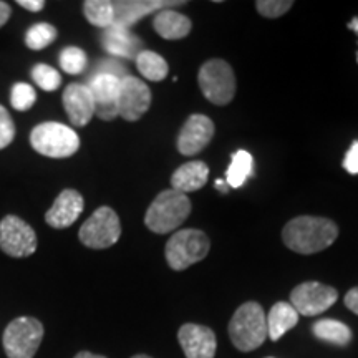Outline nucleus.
I'll list each match as a JSON object with an SVG mask.
<instances>
[{"label":"nucleus","instance_id":"obj_15","mask_svg":"<svg viewBox=\"0 0 358 358\" xmlns=\"http://www.w3.org/2000/svg\"><path fill=\"white\" fill-rule=\"evenodd\" d=\"M64 108L73 127H87L95 116V101L88 85L70 83L64 92Z\"/></svg>","mask_w":358,"mask_h":358},{"label":"nucleus","instance_id":"obj_29","mask_svg":"<svg viewBox=\"0 0 358 358\" xmlns=\"http://www.w3.org/2000/svg\"><path fill=\"white\" fill-rule=\"evenodd\" d=\"M35 100H37V93L29 83H15L12 87L10 103L13 110L29 111L34 106Z\"/></svg>","mask_w":358,"mask_h":358},{"label":"nucleus","instance_id":"obj_36","mask_svg":"<svg viewBox=\"0 0 358 358\" xmlns=\"http://www.w3.org/2000/svg\"><path fill=\"white\" fill-rule=\"evenodd\" d=\"M75 358H106V357L95 355V353H92V352H80L75 355Z\"/></svg>","mask_w":358,"mask_h":358},{"label":"nucleus","instance_id":"obj_38","mask_svg":"<svg viewBox=\"0 0 358 358\" xmlns=\"http://www.w3.org/2000/svg\"><path fill=\"white\" fill-rule=\"evenodd\" d=\"M348 29L353 30L355 34H358V19H353L350 24H348Z\"/></svg>","mask_w":358,"mask_h":358},{"label":"nucleus","instance_id":"obj_5","mask_svg":"<svg viewBox=\"0 0 358 358\" xmlns=\"http://www.w3.org/2000/svg\"><path fill=\"white\" fill-rule=\"evenodd\" d=\"M209 248L211 243L203 231L182 229L169 237L164 254H166L168 266L179 272L203 261L208 256Z\"/></svg>","mask_w":358,"mask_h":358},{"label":"nucleus","instance_id":"obj_40","mask_svg":"<svg viewBox=\"0 0 358 358\" xmlns=\"http://www.w3.org/2000/svg\"><path fill=\"white\" fill-rule=\"evenodd\" d=\"M268 358H271V357H268Z\"/></svg>","mask_w":358,"mask_h":358},{"label":"nucleus","instance_id":"obj_7","mask_svg":"<svg viewBox=\"0 0 358 358\" xmlns=\"http://www.w3.org/2000/svg\"><path fill=\"white\" fill-rule=\"evenodd\" d=\"M43 338V325L35 317H19L7 325L2 343L8 358H34Z\"/></svg>","mask_w":358,"mask_h":358},{"label":"nucleus","instance_id":"obj_33","mask_svg":"<svg viewBox=\"0 0 358 358\" xmlns=\"http://www.w3.org/2000/svg\"><path fill=\"white\" fill-rule=\"evenodd\" d=\"M345 306L348 310H352L355 315H358V287H353L352 290H348L345 295Z\"/></svg>","mask_w":358,"mask_h":358},{"label":"nucleus","instance_id":"obj_24","mask_svg":"<svg viewBox=\"0 0 358 358\" xmlns=\"http://www.w3.org/2000/svg\"><path fill=\"white\" fill-rule=\"evenodd\" d=\"M136 69L150 82H161L168 77L169 66L163 57L151 50H141L138 53Z\"/></svg>","mask_w":358,"mask_h":358},{"label":"nucleus","instance_id":"obj_16","mask_svg":"<svg viewBox=\"0 0 358 358\" xmlns=\"http://www.w3.org/2000/svg\"><path fill=\"white\" fill-rule=\"evenodd\" d=\"M85 201L83 196L75 189H64L58 194L55 203L45 214V221L53 229H66L80 217L83 213Z\"/></svg>","mask_w":358,"mask_h":358},{"label":"nucleus","instance_id":"obj_6","mask_svg":"<svg viewBox=\"0 0 358 358\" xmlns=\"http://www.w3.org/2000/svg\"><path fill=\"white\" fill-rule=\"evenodd\" d=\"M198 82L206 100L217 106L231 103L236 95L234 70L221 58H213L203 64L198 73Z\"/></svg>","mask_w":358,"mask_h":358},{"label":"nucleus","instance_id":"obj_11","mask_svg":"<svg viewBox=\"0 0 358 358\" xmlns=\"http://www.w3.org/2000/svg\"><path fill=\"white\" fill-rule=\"evenodd\" d=\"M151 106V90L136 77H124L120 83L118 111L127 122H138Z\"/></svg>","mask_w":358,"mask_h":358},{"label":"nucleus","instance_id":"obj_13","mask_svg":"<svg viewBox=\"0 0 358 358\" xmlns=\"http://www.w3.org/2000/svg\"><path fill=\"white\" fill-rule=\"evenodd\" d=\"M214 136V123L206 115H192L178 134V151L185 156L201 153Z\"/></svg>","mask_w":358,"mask_h":358},{"label":"nucleus","instance_id":"obj_26","mask_svg":"<svg viewBox=\"0 0 358 358\" xmlns=\"http://www.w3.org/2000/svg\"><path fill=\"white\" fill-rule=\"evenodd\" d=\"M57 29L50 24H35L27 30L25 43L32 50H43L55 42Z\"/></svg>","mask_w":358,"mask_h":358},{"label":"nucleus","instance_id":"obj_32","mask_svg":"<svg viewBox=\"0 0 358 358\" xmlns=\"http://www.w3.org/2000/svg\"><path fill=\"white\" fill-rule=\"evenodd\" d=\"M343 168L347 173L358 174V140L347 151L345 158H343Z\"/></svg>","mask_w":358,"mask_h":358},{"label":"nucleus","instance_id":"obj_27","mask_svg":"<svg viewBox=\"0 0 358 358\" xmlns=\"http://www.w3.org/2000/svg\"><path fill=\"white\" fill-rule=\"evenodd\" d=\"M60 66L69 75L82 73L87 66V53L78 47H66L60 53Z\"/></svg>","mask_w":358,"mask_h":358},{"label":"nucleus","instance_id":"obj_21","mask_svg":"<svg viewBox=\"0 0 358 358\" xmlns=\"http://www.w3.org/2000/svg\"><path fill=\"white\" fill-rule=\"evenodd\" d=\"M164 6H168V2H113V25L128 29L129 25L140 20L141 17L148 15V13L153 10H158V8Z\"/></svg>","mask_w":358,"mask_h":358},{"label":"nucleus","instance_id":"obj_10","mask_svg":"<svg viewBox=\"0 0 358 358\" xmlns=\"http://www.w3.org/2000/svg\"><path fill=\"white\" fill-rule=\"evenodd\" d=\"M338 292L320 282H302L290 292V306L299 315L313 317L329 310L337 302Z\"/></svg>","mask_w":358,"mask_h":358},{"label":"nucleus","instance_id":"obj_20","mask_svg":"<svg viewBox=\"0 0 358 358\" xmlns=\"http://www.w3.org/2000/svg\"><path fill=\"white\" fill-rule=\"evenodd\" d=\"M299 322V313L289 302H277L271 308L267 317V337L271 340H279L290 329H294Z\"/></svg>","mask_w":358,"mask_h":358},{"label":"nucleus","instance_id":"obj_25","mask_svg":"<svg viewBox=\"0 0 358 358\" xmlns=\"http://www.w3.org/2000/svg\"><path fill=\"white\" fill-rule=\"evenodd\" d=\"M83 13L92 25L100 29H110L115 22L113 2L108 0H87L83 3Z\"/></svg>","mask_w":358,"mask_h":358},{"label":"nucleus","instance_id":"obj_37","mask_svg":"<svg viewBox=\"0 0 358 358\" xmlns=\"http://www.w3.org/2000/svg\"><path fill=\"white\" fill-rule=\"evenodd\" d=\"M216 186L219 187V189H221V192H226V191H227V187H229V186H227V182H224L222 179H217V181H216Z\"/></svg>","mask_w":358,"mask_h":358},{"label":"nucleus","instance_id":"obj_2","mask_svg":"<svg viewBox=\"0 0 358 358\" xmlns=\"http://www.w3.org/2000/svg\"><path fill=\"white\" fill-rule=\"evenodd\" d=\"M191 201L182 192L166 189L156 196L145 214L146 227L155 234L176 231L191 214Z\"/></svg>","mask_w":358,"mask_h":358},{"label":"nucleus","instance_id":"obj_30","mask_svg":"<svg viewBox=\"0 0 358 358\" xmlns=\"http://www.w3.org/2000/svg\"><path fill=\"white\" fill-rule=\"evenodd\" d=\"M292 6L294 2L290 0H259L256 2L257 12L267 19H279L284 13H287Z\"/></svg>","mask_w":358,"mask_h":358},{"label":"nucleus","instance_id":"obj_31","mask_svg":"<svg viewBox=\"0 0 358 358\" xmlns=\"http://www.w3.org/2000/svg\"><path fill=\"white\" fill-rule=\"evenodd\" d=\"M15 138V124L8 111L0 105V150L7 148Z\"/></svg>","mask_w":358,"mask_h":358},{"label":"nucleus","instance_id":"obj_17","mask_svg":"<svg viewBox=\"0 0 358 358\" xmlns=\"http://www.w3.org/2000/svg\"><path fill=\"white\" fill-rule=\"evenodd\" d=\"M101 43L106 52L120 58H136L143 47L141 40L129 34L128 29L116 25H111L110 29L105 30Z\"/></svg>","mask_w":358,"mask_h":358},{"label":"nucleus","instance_id":"obj_12","mask_svg":"<svg viewBox=\"0 0 358 358\" xmlns=\"http://www.w3.org/2000/svg\"><path fill=\"white\" fill-rule=\"evenodd\" d=\"M120 83H122V78L108 73L95 75L90 80L88 88L95 101V115L103 122H111L116 116H120Z\"/></svg>","mask_w":358,"mask_h":358},{"label":"nucleus","instance_id":"obj_18","mask_svg":"<svg viewBox=\"0 0 358 358\" xmlns=\"http://www.w3.org/2000/svg\"><path fill=\"white\" fill-rule=\"evenodd\" d=\"M209 168L203 161H189L181 164L171 176V189L182 192L198 191L208 182Z\"/></svg>","mask_w":358,"mask_h":358},{"label":"nucleus","instance_id":"obj_34","mask_svg":"<svg viewBox=\"0 0 358 358\" xmlns=\"http://www.w3.org/2000/svg\"><path fill=\"white\" fill-rule=\"evenodd\" d=\"M17 3L29 12H40L45 7L43 0H17Z\"/></svg>","mask_w":358,"mask_h":358},{"label":"nucleus","instance_id":"obj_4","mask_svg":"<svg viewBox=\"0 0 358 358\" xmlns=\"http://www.w3.org/2000/svg\"><path fill=\"white\" fill-rule=\"evenodd\" d=\"M30 145L47 158H70L78 151L80 138L75 129L62 123H40L30 133Z\"/></svg>","mask_w":358,"mask_h":358},{"label":"nucleus","instance_id":"obj_14","mask_svg":"<svg viewBox=\"0 0 358 358\" xmlns=\"http://www.w3.org/2000/svg\"><path fill=\"white\" fill-rule=\"evenodd\" d=\"M178 338L186 358H214L216 355V335L209 327L185 324L179 329Z\"/></svg>","mask_w":358,"mask_h":358},{"label":"nucleus","instance_id":"obj_19","mask_svg":"<svg viewBox=\"0 0 358 358\" xmlns=\"http://www.w3.org/2000/svg\"><path fill=\"white\" fill-rule=\"evenodd\" d=\"M153 27L159 37L166 40H181L189 35L192 24L186 15L176 10H161L155 17Z\"/></svg>","mask_w":358,"mask_h":358},{"label":"nucleus","instance_id":"obj_22","mask_svg":"<svg viewBox=\"0 0 358 358\" xmlns=\"http://www.w3.org/2000/svg\"><path fill=\"white\" fill-rule=\"evenodd\" d=\"M313 335L332 345L345 347L352 340V330L342 322L334 319H322L313 324Z\"/></svg>","mask_w":358,"mask_h":358},{"label":"nucleus","instance_id":"obj_23","mask_svg":"<svg viewBox=\"0 0 358 358\" xmlns=\"http://www.w3.org/2000/svg\"><path fill=\"white\" fill-rule=\"evenodd\" d=\"M250 176H254V159L250 153L244 150H239L237 153H234L231 159V166L227 168L226 171V182L227 186L237 187L244 186L245 181Z\"/></svg>","mask_w":358,"mask_h":358},{"label":"nucleus","instance_id":"obj_39","mask_svg":"<svg viewBox=\"0 0 358 358\" xmlns=\"http://www.w3.org/2000/svg\"><path fill=\"white\" fill-rule=\"evenodd\" d=\"M131 358H151V357H148V355H134Z\"/></svg>","mask_w":358,"mask_h":358},{"label":"nucleus","instance_id":"obj_8","mask_svg":"<svg viewBox=\"0 0 358 358\" xmlns=\"http://www.w3.org/2000/svg\"><path fill=\"white\" fill-rule=\"evenodd\" d=\"M122 236L120 217L108 206H101L90 216L78 231V239L90 249H108Z\"/></svg>","mask_w":358,"mask_h":358},{"label":"nucleus","instance_id":"obj_35","mask_svg":"<svg viewBox=\"0 0 358 358\" xmlns=\"http://www.w3.org/2000/svg\"><path fill=\"white\" fill-rule=\"evenodd\" d=\"M10 13H12L10 6H8L7 2H2V0H0V29L7 24L8 19H10Z\"/></svg>","mask_w":358,"mask_h":358},{"label":"nucleus","instance_id":"obj_1","mask_svg":"<svg viewBox=\"0 0 358 358\" xmlns=\"http://www.w3.org/2000/svg\"><path fill=\"white\" fill-rule=\"evenodd\" d=\"M338 237L337 224L327 217L299 216L285 224L282 241L297 254H315L325 250Z\"/></svg>","mask_w":358,"mask_h":358},{"label":"nucleus","instance_id":"obj_3","mask_svg":"<svg viewBox=\"0 0 358 358\" xmlns=\"http://www.w3.org/2000/svg\"><path fill=\"white\" fill-rule=\"evenodd\" d=\"M227 329L237 350H256L267 338L266 312L257 302H245L232 315Z\"/></svg>","mask_w":358,"mask_h":358},{"label":"nucleus","instance_id":"obj_28","mask_svg":"<svg viewBox=\"0 0 358 358\" xmlns=\"http://www.w3.org/2000/svg\"><path fill=\"white\" fill-rule=\"evenodd\" d=\"M32 78L45 92H55L62 85V75L55 69H52L50 65L45 64H38L34 66Z\"/></svg>","mask_w":358,"mask_h":358},{"label":"nucleus","instance_id":"obj_9","mask_svg":"<svg viewBox=\"0 0 358 358\" xmlns=\"http://www.w3.org/2000/svg\"><path fill=\"white\" fill-rule=\"evenodd\" d=\"M37 234L24 219L6 216L0 221V249L7 256L22 259L29 257L37 250Z\"/></svg>","mask_w":358,"mask_h":358}]
</instances>
